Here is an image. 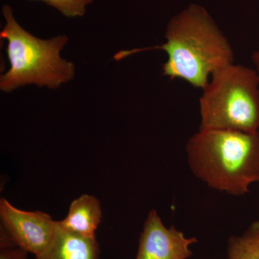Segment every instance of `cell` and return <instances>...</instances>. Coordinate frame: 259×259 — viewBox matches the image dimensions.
<instances>
[{
  "instance_id": "obj_1",
  "label": "cell",
  "mask_w": 259,
  "mask_h": 259,
  "mask_svg": "<svg viewBox=\"0 0 259 259\" xmlns=\"http://www.w3.org/2000/svg\"><path fill=\"white\" fill-rule=\"evenodd\" d=\"M166 42L154 47L122 51L119 61L141 51L160 49L168 55L162 71L171 80L182 79L194 88L203 89L209 78L220 70L234 64L231 44L204 7L189 5L168 22Z\"/></svg>"
},
{
  "instance_id": "obj_2",
  "label": "cell",
  "mask_w": 259,
  "mask_h": 259,
  "mask_svg": "<svg viewBox=\"0 0 259 259\" xmlns=\"http://www.w3.org/2000/svg\"><path fill=\"white\" fill-rule=\"evenodd\" d=\"M186 152L194 175L214 190L238 197L259 182V131H199Z\"/></svg>"
},
{
  "instance_id": "obj_3",
  "label": "cell",
  "mask_w": 259,
  "mask_h": 259,
  "mask_svg": "<svg viewBox=\"0 0 259 259\" xmlns=\"http://www.w3.org/2000/svg\"><path fill=\"white\" fill-rule=\"evenodd\" d=\"M3 14L6 25L0 37L8 42L7 54L10 69L0 77L2 91L11 93L19 87L30 83L54 90L74 79V64L60 56L69 41L66 35L42 40L19 25L10 5L3 7Z\"/></svg>"
},
{
  "instance_id": "obj_4",
  "label": "cell",
  "mask_w": 259,
  "mask_h": 259,
  "mask_svg": "<svg viewBox=\"0 0 259 259\" xmlns=\"http://www.w3.org/2000/svg\"><path fill=\"white\" fill-rule=\"evenodd\" d=\"M199 99V131L258 132L259 81L256 71L229 65L212 75Z\"/></svg>"
},
{
  "instance_id": "obj_5",
  "label": "cell",
  "mask_w": 259,
  "mask_h": 259,
  "mask_svg": "<svg viewBox=\"0 0 259 259\" xmlns=\"http://www.w3.org/2000/svg\"><path fill=\"white\" fill-rule=\"evenodd\" d=\"M0 228L15 245L35 257L47 250L57 229L58 221L49 214L19 209L5 198L0 200Z\"/></svg>"
},
{
  "instance_id": "obj_6",
  "label": "cell",
  "mask_w": 259,
  "mask_h": 259,
  "mask_svg": "<svg viewBox=\"0 0 259 259\" xmlns=\"http://www.w3.org/2000/svg\"><path fill=\"white\" fill-rule=\"evenodd\" d=\"M194 237L187 238L175 226L166 228L155 209L150 211L140 237L135 259H188L193 253Z\"/></svg>"
},
{
  "instance_id": "obj_7",
  "label": "cell",
  "mask_w": 259,
  "mask_h": 259,
  "mask_svg": "<svg viewBox=\"0 0 259 259\" xmlns=\"http://www.w3.org/2000/svg\"><path fill=\"white\" fill-rule=\"evenodd\" d=\"M96 238H88L64 229L57 222L54 239L35 259H100Z\"/></svg>"
},
{
  "instance_id": "obj_8",
  "label": "cell",
  "mask_w": 259,
  "mask_h": 259,
  "mask_svg": "<svg viewBox=\"0 0 259 259\" xmlns=\"http://www.w3.org/2000/svg\"><path fill=\"white\" fill-rule=\"evenodd\" d=\"M102 217L100 200L95 196L85 194L71 202L67 215L59 223L67 231L88 238H96Z\"/></svg>"
},
{
  "instance_id": "obj_9",
  "label": "cell",
  "mask_w": 259,
  "mask_h": 259,
  "mask_svg": "<svg viewBox=\"0 0 259 259\" xmlns=\"http://www.w3.org/2000/svg\"><path fill=\"white\" fill-rule=\"evenodd\" d=\"M227 253L228 259H259V220L241 236L230 237Z\"/></svg>"
},
{
  "instance_id": "obj_10",
  "label": "cell",
  "mask_w": 259,
  "mask_h": 259,
  "mask_svg": "<svg viewBox=\"0 0 259 259\" xmlns=\"http://www.w3.org/2000/svg\"><path fill=\"white\" fill-rule=\"evenodd\" d=\"M55 8L66 18L82 17L87 11V7L94 0H38Z\"/></svg>"
},
{
  "instance_id": "obj_11",
  "label": "cell",
  "mask_w": 259,
  "mask_h": 259,
  "mask_svg": "<svg viewBox=\"0 0 259 259\" xmlns=\"http://www.w3.org/2000/svg\"><path fill=\"white\" fill-rule=\"evenodd\" d=\"M28 253L18 246L0 248V259H28Z\"/></svg>"
},
{
  "instance_id": "obj_12",
  "label": "cell",
  "mask_w": 259,
  "mask_h": 259,
  "mask_svg": "<svg viewBox=\"0 0 259 259\" xmlns=\"http://www.w3.org/2000/svg\"><path fill=\"white\" fill-rule=\"evenodd\" d=\"M252 59H253V63L256 66V72L258 75V81H259V50L255 51L254 54L252 56Z\"/></svg>"
}]
</instances>
